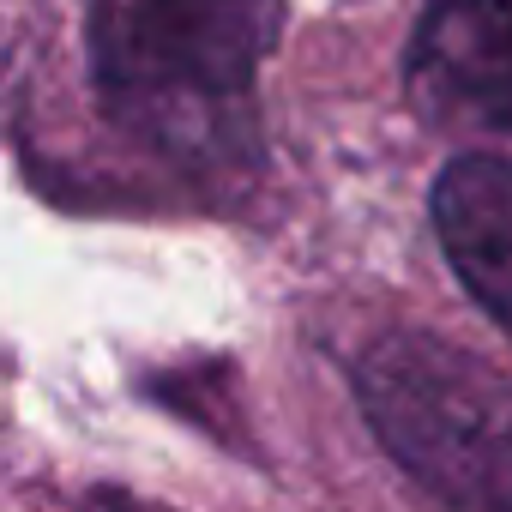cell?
Here are the masks:
<instances>
[{
    "instance_id": "obj_3",
    "label": "cell",
    "mask_w": 512,
    "mask_h": 512,
    "mask_svg": "<svg viewBox=\"0 0 512 512\" xmlns=\"http://www.w3.org/2000/svg\"><path fill=\"white\" fill-rule=\"evenodd\" d=\"M410 85L428 115L512 139V0H428Z\"/></svg>"
},
{
    "instance_id": "obj_4",
    "label": "cell",
    "mask_w": 512,
    "mask_h": 512,
    "mask_svg": "<svg viewBox=\"0 0 512 512\" xmlns=\"http://www.w3.org/2000/svg\"><path fill=\"white\" fill-rule=\"evenodd\" d=\"M434 229L464 290L512 332V163L506 157H458L434 181Z\"/></svg>"
},
{
    "instance_id": "obj_2",
    "label": "cell",
    "mask_w": 512,
    "mask_h": 512,
    "mask_svg": "<svg viewBox=\"0 0 512 512\" xmlns=\"http://www.w3.org/2000/svg\"><path fill=\"white\" fill-rule=\"evenodd\" d=\"M380 446L452 512H512V380L440 338H380L356 362Z\"/></svg>"
},
{
    "instance_id": "obj_1",
    "label": "cell",
    "mask_w": 512,
    "mask_h": 512,
    "mask_svg": "<svg viewBox=\"0 0 512 512\" xmlns=\"http://www.w3.org/2000/svg\"><path fill=\"white\" fill-rule=\"evenodd\" d=\"M284 31V0H85L103 109L181 163L253 145V79Z\"/></svg>"
}]
</instances>
